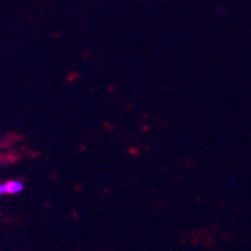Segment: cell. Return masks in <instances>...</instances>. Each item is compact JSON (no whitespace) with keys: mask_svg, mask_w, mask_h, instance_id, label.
I'll use <instances>...</instances> for the list:
<instances>
[{"mask_svg":"<svg viewBox=\"0 0 251 251\" xmlns=\"http://www.w3.org/2000/svg\"><path fill=\"white\" fill-rule=\"evenodd\" d=\"M25 185H23L21 180H9L5 184H0V196H6V194H18L23 191Z\"/></svg>","mask_w":251,"mask_h":251,"instance_id":"cell-1","label":"cell"}]
</instances>
